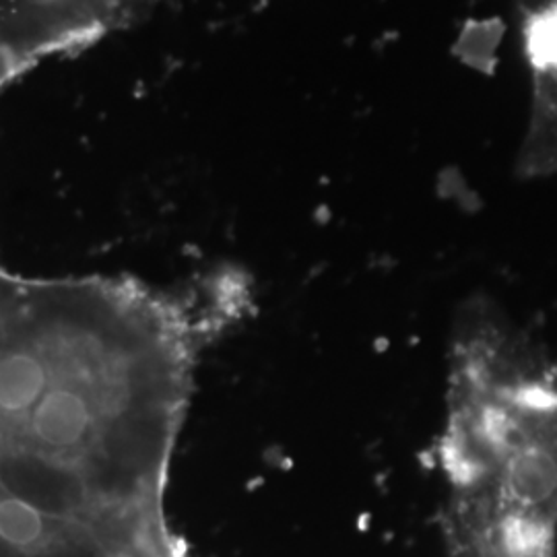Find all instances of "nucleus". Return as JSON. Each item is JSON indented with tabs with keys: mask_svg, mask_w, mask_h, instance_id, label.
I'll return each instance as SVG.
<instances>
[{
	"mask_svg": "<svg viewBox=\"0 0 557 557\" xmlns=\"http://www.w3.org/2000/svg\"><path fill=\"white\" fill-rule=\"evenodd\" d=\"M446 557H554L557 359L490 301L453 331L438 444Z\"/></svg>",
	"mask_w": 557,
	"mask_h": 557,
	"instance_id": "f257e3e1",
	"label": "nucleus"
},
{
	"mask_svg": "<svg viewBox=\"0 0 557 557\" xmlns=\"http://www.w3.org/2000/svg\"><path fill=\"white\" fill-rule=\"evenodd\" d=\"M50 374L44 359L29 351L0 356V411L25 413L48 391Z\"/></svg>",
	"mask_w": 557,
	"mask_h": 557,
	"instance_id": "7ed1b4c3",
	"label": "nucleus"
},
{
	"mask_svg": "<svg viewBox=\"0 0 557 557\" xmlns=\"http://www.w3.org/2000/svg\"><path fill=\"white\" fill-rule=\"evenodd\" d=\"M522 52L529 73V108L518 147L520 178L557 174V0H524Z\"/></svg>",
	"mask_w": 557,
	"mask_h": 557,
	"instance_id": "f03ea898",
	"label": "nucleus"
}]
</instances>
